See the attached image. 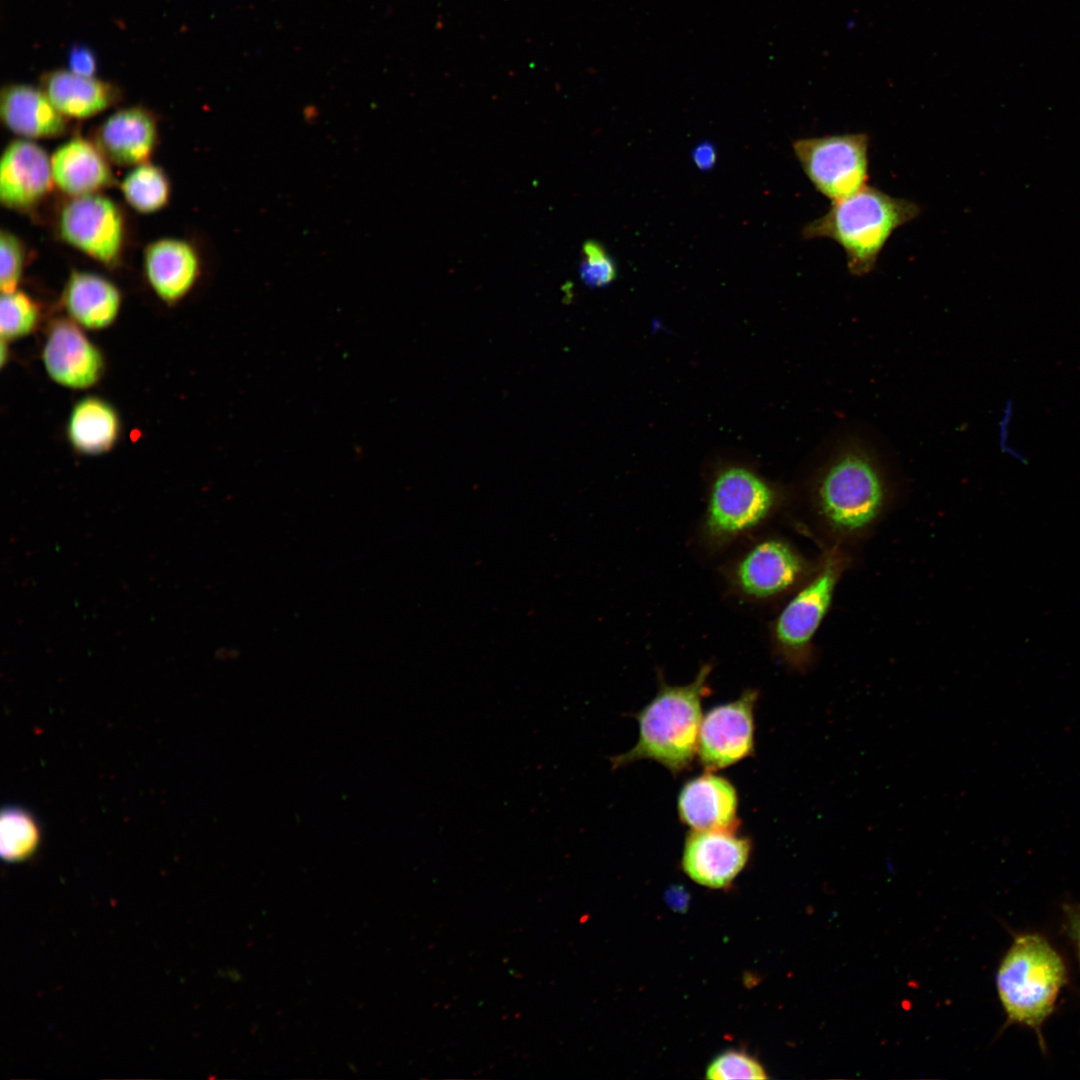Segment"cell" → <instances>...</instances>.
Segmentation results:
<instances>
[{
	"mask_svg": "<svg viewBox=\"0 0 1080 1080\" xmlns=\"http://www.w3.org/2000/svg\"><path fill=\"white\" fill-rule=\"evenodd\" d=\"M894 498L893 483L878 458L850 440L812 474L801 499L789 502L787 516L821 548L851 550L879 526Z\"/></svg>",
	"mask_w": 1080,
	"mask_h": 1080,
	"instance_id": "cell-1",
	"label": "cell"
},
{
	"mask_svg": "<svg viewBox=\"0 0 1080 1080\" xmlns=\"http://www.w3.org/2000/svg\"><path fill=\"white\" fill-rule=\"evenodd\" d=\"M790 493L741 465L719 469L710 479L692 545L704 559L718 560L787 512Z\"/></svg>",
	"mask_w": 1080,
	"mask_h": 1080,
	"instance_id": "cell-2",
	"label": "cell"
},
{
	"mask_svg": "<svg viewBox=\"0 0 1080 1080\" xmlns=\"http://www.w3.org/2000/svg\"><path fill=\"white\" fill-rule=\"evenodd\" d=\"M711 663L703 664L694 679L669 685L659 679L656 695L634 716L639 736L633 748L610 757L616 770L638 760H653L674 775L691 767L697 754L702 721V699L710 694Z\"/></svg>",
	"mask_w": 1080,
	"mask_h": 1080,
	"instance_id": "cell-3",
	"label": "cell"
},
{
	"mask_svg": "<svg viewBox=\"0 0 1080 1080\" xmlns=\"http://www.w3.org/2000/svg\"><path fill=\"white\" fill-rule=\"evenodd\" d=\"M717 575L725 596L750 609H765L788 599L815 572L812 560L788 538L763 531L722 556Z\"/></svg>",
	"mask_w": 1080,
	"mask_h": 1080,
	"instance_id": "cell-4",
	"label": "cell"
},
{
	"mask_svg": "<svg viewBox=\"0 0 1080 1080\" xmlns=\"http://www.w3.org/2000/svg\"><path fill=\"white\" fill-rule=\"evenodd\" d=\"M995 980L1006 1017L1005 1027L1019 1025L1031 1029L1045 1052L1042 1027L1053 1014L1059 994L1068 982L1062 955L1039 933H1017L1001 958Z\"/></svg>",
	"mask_w": 1080,
	"mask_h": 1080,
	"instance_id": "cell-5",
	"label": "cell"
},
{
	"mask_svg": "<svg viewBox=\"0 0 1080 1080\" xmlns=\"http://www.w3.org/2000/svg\"><path fill=\"white\" fill-rule=\"evenodd\" d=\"M920 212V206L913 201L865 186L832 202L823 216L803 227L802 237L835 241L846 254L849 272L863 276L874 269L895 230L917 218Z\"/></svg>",
	"mask_w": 1080,
	"mask_h": 1080,
	"instance_id": "cell-6",
	"label": "cell"
},
{
	"mask_svg": "<svg viewBox=\"0 0 1080 1080\" xmlns=\"http://www.w3.org/2000/svg\"><path fill=\"white\" fill-rule=\"evenodd\" d=\"M818 558L815 572L783 602L768 625L773 656L793 672H807L814 665L816 633L853 560L851 550L837 546L822 548Z\"/></svg>",
	"mask_w": 1080,
	"mask_h": 1080,
	"instance_id": "cell-7",
	"label": "cell"
},
{
	"mask_svg": "<svg viewBox=\"0 0 1080 1080\" xmlns=\"http://www.w3.org/2000/svg\"><path fill=\"white\" fill-rule=\"evenodd\" d=\"M869 145L866 133H847L801 138L792 147L816 191L835 202L867 186Z\"/></svg>",
	"mask_w": 1080,
	"mask_h": 1080,
	"instance_id": "cell-8",
	"label": "cell"
},
{
	"mask_svg": "<svg viewBox=\"0 0 1080 1080\" xmlns=\"http://www.w3.org/2000/svg\"><path fill=\"white\" fill-rule=\"evenodd\" d=\"M62 239L89 257L112 266L124 243V219L117 205L100 194L73 197L61 211Z\"/></svg>",
	"mask_w": 1080,
	"mask_h": 1080,
	"instance_id": "cell-9",
	"label": "cell"
},
{
	"mask_svg": "<svg viewBox=\"0 0 1080 1080\" xmlns=\"http://www.w3.org/2000/svg\"><path fill=\"white\" fill-rule=\"evenodd\" d=\"M758 691L715 706L702 717L697 755L707 771L723 769L754 752V707Z\"/></svg>",
	"mask_w": 1080,
	"mask_h": 1080,
	"instance_id": "cell-10",
	"label": "cell"
},
{
	"mask_svg": "<svg viewBox=\"0 0 1080 1080\" xmlns=\"http://www.w3.org/2000/svg\"><path fill=\"white\" fill-rule=\"evenodd\" d=\"M750 853L751 841L736 830H692L685 839L682 868L696 883L721 889L743 870Z\"/></svg>",
	"mask_w": 1080,
	"mask_h": 1080,
	"instance_id": "cell-11",
	"label": "cell"
},
{
	"mask_svg": "<svg viewBox=\"0 0 1080 1080\" xmlns=\"http://www.w3.org/2000/svg\"><path fill=\"white\" fill-rule=\"evenodd\" d=\"M77 323L55 320L42 351V361L48 375L58 384L84 389L101 378L104 359L100 350L86 337Z\"/></svg>",
	"mask_w": 1080,
	"mask_h": 1080,
	"instance_id": "cell-12",
	"label": "cell"
},
{
	"mask_svg": "<svg viewBox=\"0 0 1080 1080\" xmlns=\"http://www.w3.org/2000/svg\"><path fill=\"white\" fill-rule=\"evenodd\" d=\"M54 184L51 156L30 139L11 141L0 160V200L14 210H26L40 202Z\"/></svg>",
	"mask_w": 1080,
	"mask_h": 1080,
	"instance_id": "cell-13",
	"label": "cell"
},
{
	"mask_svg": "<svg viewBox=\"0 0 1080 1080\" xmlns=\"http://www.w3.org/2000/svg\"><path fill=\"white\" fill-rule=\"evenodd\" d=\"M677 807L680 820L692 830H736L738 825L736 789L711 771L684 783Z\"/></svg>",
	"mask_w": 1080,
	"mask_h": 1080,
	"instance_id": "cell-14",
	"label": "cell"
},
{
	"mask_svg": "<svg viewBox=\"0 0 1080 1080\" xmlns=\"http://www.w3.org/2000/svg\"><path fill=\"white\" fill-rule=\"evenodd\" d=\"M157 141V125L152 113L139 106L111 114L98 128L95 144L105 157L121 166L147 162Z\"/></svg>",
	"mask_w": 1080,
	"mask_h": 1080,
	"instance_id": "cell-15",
	"label": "cell"
},
{
	"mask_svg": "<svg viewBox=\"0 0 1080 1080\" xmlns=\"http://www.w3.org/2000/svg\"><path fill=\"white\" fill-rule=\"evenodd\" d=\"M144 271L154 292L165 302L175 303L194 286L200 260L187 241L163 238L151 242L144 251Z\"/></svg>",
	"mask_w": 1080,
	"mask_h": 1080,
	"instance_id": "cell-16",
	"label": "cell"
},
{
	"mask_svg": "<svg viewBox=\"0 0 1080 1080\" xmlns=\"http://www.w3.org/2000/svg\"><path fill=\"white\" fill-rule=\"evenodd\" d=\"M2 123L25 139L52 138L67 130L62 115L40 88L22 83L3 87L0 94Z\"/></svg>",
	"mask_w": 1080,
	"mask_h": 1080,
	"instance_id": "cell-17",
	"label": "cell"
},
{
	"mask_svg": "<svg viewBox=\"0 0 1080 1080\" xmlns=\"http://www.w3.org/2000/svg\"><path fill=\"white\" fill-rule=\"evenodd\" d=\"M51 170L54 184L72 197L97 194L113 183L108 159L96 144L81 137L54 151Z\"/></svg>",
	"mask_w": 1080,
	"mask_h": 1080,
	"instance_id": "cell-18",
	"label": "cell"
},
{
	"mask_svg": "<svg viewBox=\"0 0 1080 1080\" xmlns=\"http://www.w3.org/2000/svg\"><path fill=\"white\" fill-rule=\"evenodd\" d=\"M40 88L55 108L67 118L85 119L99 114L118 101L119 89L100 79L78 75L65 69L41 76Z\"/></svg>",
	"mask_w": 1080,
	"mask_h": 1080,
	"instance_id": "cell-19",
	"label": "cell"
},
{
	"mask_svg": "<svg viewBox=\"0 0 1080 1080\" xmlns=\"http://www.w3.org/2000/svg\"><path fill=\"white\" fill-rule=\"evenodd\" d=\"M62 301L75 323L87 329H103L116 319L121 294L111 281L98 274L73 271L65 284Z\"/></svg>",
	"mask_w": 1080,
	"mask_h": 1080,
	"instance_id": "cell-20",
	"label": "cell"
},
{
	"mask_svg": "<svg viewBox=\"0 0 1080 1080\" xmlns=\"http://www.w3.org/2000/svg\"><path fill=\"white\" fill-rule=\"evenodd\" d=\"M120 421L115 409L98 397H86L72 409L67 436L75 450L85 455H99L116 443Z\"/></svg>",
	"mask_w": 1080,
	"mask_h": 1080,
	"instance_id": "cell-21",
	"label": "cell"
},
{
	"mask_svg": "<svg viewBox=\"0 0 1080 1080\" xmlns=\"http://www.w3.org/2000/svg\"><path fill=\"white\" fill-rule=\"evenodd\" d=\"M126 202L140 213H153L166 206L170 184L164 171L145 162L134 166L121 182Z\"/></svg>",
	"mask_w": 1080,
	"mask_h": 1080,
	"instance_id": "cell-22",
	"label": "cell"
},
{
	"mask_svg": "<svg viewBox=\"0 0 1080 1080\" xmlns=\"http://www.w3.org/2000/svg\"><path fill=\"white\" fill-rule=\"evenodd\" d=\"M40 840V830L32 815L19 807H8L1 813L0 850L10 862L30 856Z\"/></svg>",
	"mask_w": 1080,
	"mask_h": 1080,
	"instance_id": "cell-23",
	"label": "cell"
},
{
	"mask_svg": "<svg viewBox=\"0 0 1080 1080\" xmlns=\"http://www.w3.org/2000/svg\"><path fill=\"white\" fill-rule=\"evenodd\" d=\"M39 309L25 292L2 293L0 301L1 337L9 340L30 334L37 325Z\"/></svg>",
	"mask_w": 1080,
	"mask_h": 1080,
	"instance_id": "cell-24",
	"label": "cell"
},
{
	"mask_svg": "<svg viewBox=\"0 0 1080 1080\" xmlns=\"http://www.w3.org/2000/svg\"><path fill=\"white\" fill-rule=\"evenodd\" d=\"M767 1077L765 1069L755 1058L736 1050L721 1053L706 1070V1078L714 1080L767 1079Z\"/></svg>",
	"mask_w": 1080,
	"mask_h": 1080,
	"instance_id": "cell-25",
	"label": "cell"
},
{
	"mask_svg": "<svg viewBox=\"0 0 1080 1080\" xmlns=\"http://www.w3.org/2000/svg\"><path fill=\"white\" fill-rule=\"evenodd\" d=\"M24 267V248L10 231L0 233V288L2 293L17 290Z\"/></svg>",
	"mask_w": 1080,
	"mask_h": 1080,
	"instance_id": "cell-26",
	"label": "cell"
},
{
	"mask_svg": "<svg viewBox=\"0 0 1080 1080\" xmlns=\"http://www.w3.org/2000/svg\"><path fill=\"white\" fill-rule=\"evenodd\" d=\"M580 275L591 287L605 286L615 279V263L598 242L587 241L584 244Z\"/></svg>",
	"mask_w": 1080,
	"mask_h": 1080,
	"instance_id": "cell-27",
	"label": "cell"
},
{
	"mask_svg": "<svg viewBox=\"0 0 1080 1080\" xmlns=\"http://www.w3.org/2000/svg\"><path fill=\"white\" fill-rule=\"evenodd\" d=\"M97 68L93 52L82 45L73 46L68 53V70L82 76L93 77Z\"/></svg>",
	"mask_w": 1080,
	"mask_h": 1080,
	"instance_id": "cell-28",
	"label": "cell"
},
{
	"mask_svg": "<svg viewBox=\"0 0 1080 1080\" xmlns=\"http://www.w3.org/2000/svg\"><path fill=\"white\" fill-rule=\"evenodd\" d=\"M1064 932L1073 945L1080 969V904L1064 905Z\"/></svg>",
	"mask_w": 1080,
	"mask_h": 1080,
	"instance_id": "cell-29",
	"label": "cell"
},
{
	"mask_svg": "<svg viewBox=\"0 0 1080 1080\" xmlns=\"http://www.w3.org/2000/svg\"><path fill=\"white\" fill-rule=\"evenodd\" d=\"M1013 410H1014L1013 409V402L1011 400H1008L1006 402V406H1005L1004 412H1003V417H1002V420L1000 422V445H1001V448L1006 453H1008L1011 457H1013L1016 460H1019L1021 462H1025L1026 460H1025V457L1023 456V454L1009 442V440H1010V426H1011V420H1012V416H1013Z\"/></svg>",
	"mask_w": 1080,
	"mask_h": 1080,
	"instance_id": "cell-30",
	"label": "cell"
},
{
	"mask_svg": "<svg viewBox=\"0 0 1080 1080\" xmlns=\"http://www.w3.org/2000/svg\"><path fill=\"white\" fill-rule=\"evenodd\" d=\"M692 159L697 168L701 170L711 169L717 159L715 147L709 142L698 144L692 152Z\"/></svg>",
	"mask_w": 1080,
	"mask_h": 1080,
	"instance_id": "cell-31",
	"label": "cell"
},
{
	"mask_svg": "<svg viewBox=\"0 0 1080 1080\" xmlns=\"http://www.w3.org/2000/svg\"><path fill=\"white\" fill-rule=\"evenodd\" d=\"M5 341L6 340L4 338H2V341H1V357H0L1 365H4L5 361L7 360L6 356L8 355V348L6 347V342Z\"/></svg>",
	"mask_w": 1080,
	"mask_h": 1080,
	"instance_id": "cell-32",
	"label": "cell"
}]
</instances>
